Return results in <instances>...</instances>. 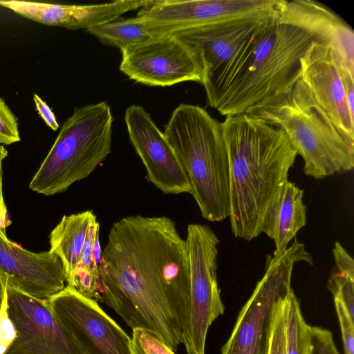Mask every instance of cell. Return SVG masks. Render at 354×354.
Instances as JSON below:
<instances>
[{"label": "cell", "instance_id": "1", "mask_svg": "<svg viewBox=\"0 0 354 354\" xmlns=\"http://www.w3.org/2000/svg\"><path fill=\"white\" fill-rule=\"evenodd\" d=\"M98 269L96 299L132 330L153 333L176 351L187 327L189 269L175 221L136 215L115 222Z\"/></svg>", "mask_w": 354, "mask_h": 354}, {"label": "cell", "instance_id": "2", "mask_svg": "<svg viewBox=\"0 0 354 354\" xmlns=\"http://www.w3.org/2000/svg\"><path fill=\"white\" fill-rule=\"evenodd\" d=\"M230 169V221L236 238L261 234L263 216L288 180L297 153L286 133L247 113L221 122Z\"/></svg>", "mask_w": 354, "mask_h": 354}, {"label": "cell", "instance_id": "3", "mask_svg": "<svg viewBox=\"0 0 354 354\" xmlns=\"http://www.w3.org/2000/svg\"><path fill=\"white\" fill-rule=\"evenodd\" d=\"M317 41L279 15L268 19L205 91L208 105L226 117L276 102L301 77V58Z\"/></svg>", "mask_w": 354, "mask_h": 354}, {"label": "cell", "instance_id": "4", "mask_svg": "<svg viewBox=\"0 0 354 354\" xmlns=\"http://www.w3.org/2000/svg\"><path fill=\"white\" fill-rule=\"evenodd\" d=\"M163 133L187 173L203 218L221 222L229 217V159L221 122L198 105L180 104Z\"/></svg>", "mask_w": 354, "mask_h": 354}, {"label": "cell", "instance_id": "5", "mask_svg": "<svg viewBox=\"0 0 354 354\" xmlns=\"http://www.w3.org/2000/svg\"><path fill=\"white\" fill-rule=\"evenodd\" d=\"M247 114L286 133L304 160L306 175L322 179L353 169L354 146L339 135L320 111L301 78L276 102Z\"/></svg>", "mask_w": 354, "mask_h": 354}, {"label": "cell", "instance_id": "6", "mask_svg": "<svg viewBox=\"0 0 354 354\" xmlns=\"http://www.w3.org/2000/svg\"><path fill=\"white\" fill-rule=\"evenodd\" d=\"M113 120L106 102L75 108L62 124L29 188L53 196L87 178L111 153Z\"/></svg>", "mask_w": 354, "mask_h": 354}, {"label": "cell", "instance_id": "7", "mask_svg": "<svg viewBox=\"0 0 354 354\" xmlns=\"http://www.w3.org/2000/svg\"><path fill=\"white\" fill-rule=\"evenodd\" d=\"M313 264L304 243L295 240L281 254L268 256L266 272L242 308L221 354H269L275 314L290 290L293 266Z\"/></svg>", "mask_w": 354, "mask_h": 354}, {"label": "cell", "instance_id": "8", "mask_svg": "<svg viewBox=\"0 0 354 354\" xmlns=\"http://www.w3.org/2000/svg\"><path fill=\"white\" fill-rule=\"evenodd\" d=\"M189 269V317L183 344L187 354H205V342L212 324L224 313L217 281L219 239L205 225L187 226Z\"/></svg>", "mask_w": 354, "mask_h": 354}, {"label": "cell", "instance_id": "9", "mask_svg": "<svg viewBox=\"0 0 354 354\" xmlns=\"http://www.w3.org/2000/svg\"><path fill=\"white\" fill-rule=\"evenodd\" d=\"M120 53V71L138 83L150 86L203 84L205 64L200 48L176 34H161Z\"/></svg>", "mask_w": 354, "mask_h": 354}, {"label": "cell", "instance_id": "10", "mask_svg": "<svg viewBox=\"0 0 354 354\" xmlns=\"http://www.w3.org/2000/svg\"><path fill=\"white\" fill-rule=\"evenodd\" d=\"M283 0H153L137 15L161 33L262 21L279 15Z\"/></svg>", "mask_w": 354, "mask_h": 354}, {"label": "cell", "instance_id": "11", "mask_svg": "<svg viewBox=\"0 0 354 354\" xmlns=\"http://www.w3.org/2000/svg\"><path fill=\"white\" fill-rule=\"evenodd\" d=\"M46 301L84 354H131V337L96 300L66 286Z\"/></svg>", "mask_w": 354, "mask_h": 354}, {"label": "cell", "instance_id": "12", "mask_svg": "<svg viewBox=\"0 0 354 354\" xmlns=\"http://www.w3.org/2000/svg\"><path fill=\"white\" fill-rule=\"evenodd\" d=\"M7 313L15 337L3 354H84L39 299L6 286Z\"/></svg>", "mask_w": 354, "mask_h": 354}, {"label": "cell", "instance_id": "13", "mask_svg": "<svg viewBox=\"0 0 354 354\" xmlns=\"http://www.w3.org/2000/svg\"><path fill=\"white\" fill-rule=\"evenodd\" d=\"M124 121L129 141L145 167L147 180L165 194L190 193L187 173L151 115L142 106L133 104L126 109Z\"/></svg>", "mask_w": 354, "mask_h": 354}, {"label": "cell", "instance_id": "14", "mask_svg": "<svg viewBox=\"0 0 354 354\" xmlns=\"http://www.w3.org/2000/svg\"><path fill=\"white\" fill-rule=\"evenodd\" d=\"M300 64L301 78L317 106L339 135L354 146V117L347 104L341 71L330 50L321 41H315Z\"/></svg>", "mask_w": 354, "mask_h": 354}, {"label": "cell", "instance_id": "15", "mask_svg": "<svg viewBox=\"0 0 354 354\" xmlns=\"http://www.w3.org/2000/svg\"><path fill=\"white\" fill-rule=\"evenodd\" d=\"M0 283L46 300L64 288L66 276L55 253L28 251L11 242L0 230Z\"/></svg>", "mask_w": 354, "mask_h": 354}, {"label": "cell", "instance_id": "16", "mask_svg": "<svg viewBox=\"0 0 354 354\" xmlns=\"http://www.w3.org/2000/svg\"><path fill=\"white\" fill-rule=\"evenodd\" d=\"M279 19L317 36L342 73L354 75V32L333 10L313 0H283Z\"/></svg>", "mask_w": 354, "mask_h": 354}, {"label": "cell", "instance_id": "17", "mask_svg": "<svg viewBox=\"0 0 354 354\" xmlns=\"http://www.w3.org/2000/svg\"><path fill=\"white\" fill-rule=\"evenodd\" d=\"M143 6L141 0H116L84 5L0 0L1 7L40 24L86 30L115 20L124 13L140 9Z\"/></svg>", "mask_w": 354, "mask_h": 354}, {"label": "cell", "instance_id": "18", "mask_svg": "<svg viewBox=\"0 0 354 354\" xmlns=\"http://www.w3.org/2000/svg\"><path fill=\"white\" fill-rule=\"evenodd\" d=\"M270 19L189 29L174 34L193 41L200 48L205 64L203 86L205 90L238 52L243 48L260 27Z\"/></svg>", "mask_w": 354, "mask_h": 354}, {"label": "cell", "instance_id": "19", "mask_svg": "<svg viewBox=\"0 0 354 354\" xmlns=\"http://www.w3.org/2000/svg\"><path fill=\"white\" fill-rule=\"evenodd\" d=\"M304 190L288 180L281 187L263 216L261 233L274 241L272 256L283 253L290 241L306 223Z\"/></svg>", "mask_w": 354, "mask_h": 354}, {"label": "cell", "instance_id": "20", "mask_svg": "<svg viewBox=\"0 0 354 354\" xmlns=\"http://www.w3.org/2000/svg\"><path fill=\"white\" fill-rule=\"evenodd\" d=\"M96 218L92 210L64 215L50 232V250L61 260L66 283L80 261L89 226Z\"/></svg>", "mask_w": 354, "mask_h": 354}, {"label": "cell", "instance_id": "21", "mask_svg": "<svg viewBox=\"0 0 354 354\" xmlns=\"http://www.w3.org/2000/svg\"><path fill=\"white\" fill-rule=\"evenodd\" d=\"M102 44L122 50L127 47L147 41L161 34L147 22L136 15L115 20L86 30Z\"/></svg>", "mask_w": 354, "mask_h": 354}, {"label": "cell", "instance_id": "22", "mask_svg": "<svg viewBox=\"0 0 354 354\" xmlns=\"http://www.w3.org/2000/svg\"><path fill=\"white\" fill-rule=\"evenodd\" d=\"M310 326L292 289L286 301V354H309Z\"/></svg>", "mask_w": 354, "mask_h": 354}, {"label": "cell", "instance_id": "23", "mask_svg": "<svg viewBox=\"0 0 354 354\" xmlns=\"http://www.w3.org/2000/svg\"><path fill=\"white\" fill-rule=\"evenodd\" d=\"M131 337V354H176L163 340L149 330L135 328Z\"/></svg>", "mask_w": 354, "mask_h": 354}, {"label": "cell", "instance_id": "24", "mask_svg": "<svg viewBox=\"0 0 354 354\" xmlns=\"http://www.w3.org/2000/svg\"><path fill=\"white\" fill-rule=\"evenodd\" d=\"M328 289L334 298L339 299L345 306L352 319L354 318V277L345 273L333 272L328 279Z\"/></svg>", "mask_w": 354, "mask_h": 354}, {"label": "cell", "instance_id": "25", "mask_svg": "<svg viewBox=\"0 0 354 354\" xmlns=\"http://www.w3.org/2000/svg\"><path fill=\"white\" fill-rule=\"evenodd\" d=\"M20 140L18 119L0 97V145H10Z\"/></svg>", "mask_w": 354, "mask_h": 354}, {"label": "cell", "instance_id": "26", "mask_svg": "<svg viewBox=\"0 0 354 354\" xmlns=\"http://www.w3.org/2000/svg\"><path fill=\"white\" fill-rule=\"evenodd\" d=\"M100 224L95 218L91 223L83 245L80 263L86 267L100 282L98 266L94 256L95 245L99 237Z\"/></svg>", "mask_w": 354, "mask_h": 354}, {"label": "cell", "instance_id": "27", "mask_svg": "<svg viewBox=\"0 0 354 354\" xmlns=\"http://www.w3.org/2000/svg\"><path fill=\"white\" fill-rule=\"evenodd\" d=\"M287 297L279 304L275 314L269 354H286Z\"/></svg>", "mask_w": 354, "mask_h": 354}, {"label": "cell", "instance_id": "28", "mask_svg": "<svg viewBox=\"0 0 354 354\" xmlns=\"http://www.w3.org/2000/svg\"><path fill=\"white\" fill-rule=\"evenodd\" d=\"M309 354H339L328 330L310 326Z\"/></svg>", "mask_w": 354, "mask_h": 354}, {"label": "cell", "instance_id": "29", "mask_svg": "<svg viewBox=\"0 0 354 354\" xmlns=\"http://www.w3.org/2000/svg\"><path fill=\"white\" fill-rule=\"evenodd\" d=\"M334 303L340 325L344 354H354L353 319L339 299L334 298Z\"/></svg>", "mask_w": 354, "mask_h": 354}, {"label": "cell", "instance_id": "30", "mask_svg": "<svg viewBox=\"0 0 354 354\" xmlns=\"http://www.w3.org/2000/svg\"><path fill=\"white\" fill-rule=\"evenodd\" d=\"M15 328L7 313L6 295L0 308V354H3L14 340Z\"/></svg>", "mask_w": 354, "mask_h": 354}, {"label": "cell", "instance_id": "31", "mask_svg": "<svg viewBox=\"0 0 354 354\" xmlns=\"http://www.w3.org/2000/svg\"><path fill=\"white\" fill-rule=\"evenodd\" d=\"M333 253L338 271L354 277L353 259L338 241L335 243Z\"/></svg>", "mask_w": 354, "mask_h": 354}, {"label": "cell", "instance_id": "32", "mask_svg": "<svg viewBox=\"0 0 354 354\" xmlns=\"http://www.w3.org/2000/svg\"><path fill=\"white\" fill-rule=\"evenodd\" d=\"M33 101L39 115L43 120L46 125L53 131H57L59 125L52 109L37 93L33 95Z\"/></svg>", "mask_w": 354, "mask_h": 354}, {"label": "cell", "instance_id": "33", "mask_svg": "<svg viewBox=\"0 0 354 354\" xmlns=\"http://www.w3.org/2000/svg\"><path fill=\"white\" fill-rule=\"evenodd\" d=\"M8 154V152L4 146L0 145V230L3 231L11 223V221L8 218L2 189V162L7 157Z\"/></svg>", "mask_w": 354, "mask_h": 354}, {"label": "cell", "instance_id": "34", "mask_svg": "<svg viewBox=\"0 0 354 354\" xmlns=\"http://www.w3.org/2000/svg\"><path fill=\"white\" fill-rule=\"evenodd\" d=\"M6 294V287H3L0 283V308L2 304V301L4 299Z\"/></svg>", "mask_w": 354, "mask_h": 354}]
</instances>
